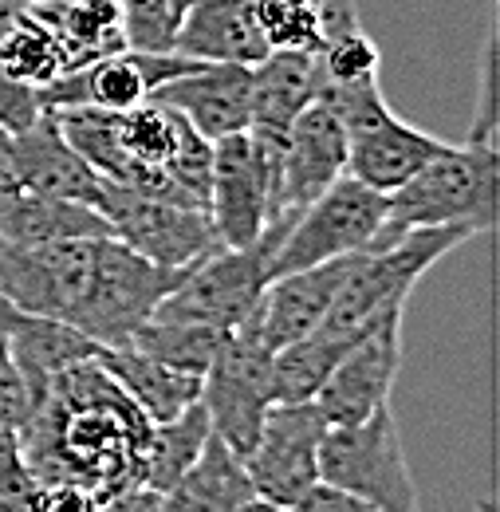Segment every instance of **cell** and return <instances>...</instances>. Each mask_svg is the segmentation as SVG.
Returning a JSON list of instances; mask_svg holds the SVG:
<instances>
[{"mask_svg":"<svg viewBox=\"0 0 500 512\" xmlns=\"http://www.w3.org/2000/svg\"><path fill=\"white\" fill-rule=\"evenodd\" d=\"M150 418L130 402L99 355L63 371L20 426V453L44 481H71L99 501L142 485V446Z\"/></svg>","mask_w":500,"mask_h":512,"instance_id":"6da1fadb","label":"cell"},{"mask_svg":"<svg viewBox=\"0 0 500 512\" xmlns=\"http://www.w3.org/2000/svg\"><path fill=\"white\" fill-rule=\"evenodd\" d=\"M497 146H445L406 186L386 193V217L367 249H382L410 229L469 225L473 233L497 229Z\"/></svg>","mask_w":500,"mask_h":512,"instance_id":"7a4b0ae2","label":"cell"},{"mask_svg":"<svg viewBox=\"0 0 500 512\" xmlns=\"http://www.w3.org/2000/svg\"><path fill=\"white\" fill-rule=\"evenodd\" d=\"M477 233L469 225H430V229H410L398 241L382 249H363L347 256V272L335 288L331 312L319 323L331 335L355 339L375 320H382L394 308H406L414 284L434 268L441 256L461 249Z\"/></svg>","mask_w":500,"mask_h":512,"instance_id":"3957f363","label":"cell"},{"mask_svg":"<svg viewBox=\"0 0 500 512\" xmlns=\"http://www.w3.org/2000/svg\"><path fill=\"white\" fill-rule=\"evenodd\" d=\"M280 150H284V138L256 134V130L225 134L213 142L205 213L221 249H249L268 225H276Z\"/></svg>","mask_w":500,"mask_h":512,"instance_id":"277c9868","label":"cell"},{"mask_svg":"<svg viewBox=\"0 0 500 512\" xmlns=\"http://www.w3.org/2000/svg\"><path fill=\"white\" fill-rule=\"evenodd\" d=\"M319 481L378 512H418V485L390 406L351 426H327L319 442Z\"/></svg>","mask_w":500,"mask_h":512,"instance_id":"5b68a950","label":"cell"},{"mask_svg":"<svg viewBox=\"0 0 500 512\" xmlns=\"http://www.w3.org/2000/svg\"><path fill=\"white\" fill-rule=\"evenodd\" d=\"M284 229L288 221H276L249 249H213L209 256L193 260L150 320L197 323L213 331H237L241 323H249L268 284V256Z\"/></svg>","mask_w":500,"mask_h":512,"instance_id":"8992f818","label":"cell"},{"mask_svg":"<svg viewBox=\"0 0 500 512\" xmlns=\"http://www.w3.org/2000/svg\"><path fill=\"white\" fill-rule=\"evenodd\" d=\"M382 217H386V193L343 174L288 221V229L280 233L268 256V280L363 253L382 229Z\"/></svg>","mask_w":500,"mask_h":512,"instance_id":"52a82bcc","label":"cell"},{"mask_svg":"<svg viewBox=\"0 0 500 512\" xmlns=\"http://www.w3.org/2000/svg\"><path fill=\"white\" fill-rule=\"evenodd\" d=\"M182 276L186 268H162L126 249L119 237H103L91 268V284L71 323L99 347H123L154 316V308Z\"/></svg>","mask_w":500,"mask_h":512,"instance_id":"ba28073f","label":"cell"},{"mask_svg":"<svg viewBox=\"0 0 500 512\" xmlns=\"http://www.w3.org/2000/svg\"><path fill=\"white\" fill-rule=\"evenodd\" d=\"M272 347L256 335L252 323H241L229 331L201 375V410L209 418V430L245 457L264 426L272 398Z\"/></svg>","mask_w":500,"mask_h":512,"instance_id":"9c48e42d","label":"cell"},{"mask_svg":"<svg viewBox=\"0 0 500 512\" xmlns=\"http://www.w3.org/2000/svg\"><path fill=\"white\" fill-rule=\"evenodd\" d=\"M95 209L107 217L111 233L126 249L162 264V268H189L193 260L209 256L217 245V233L209 225V213L197 205H178L166 197H146L103 178V190Z\"/></svg>","mask_w":500,"mask_h":512,"instance_id":"30bf717a","label":"cell"},{"mask_svg":"<svg viewBox=\"0 0 500 512\" xmlns=\"http://www.w3.org/2000/svg\"><path fill=\"white\" fill-rule=\"evenodd\" d=\"M103 237H75L52 245H4L0 241V300L8 308L75 320Z\"/></svg>","mask_w":500,"mask_h":512,"instance_id":"8fae6325","label":"cell"},{"mask_svg":"<svg viewBox=\"0 0 500 512\" xmlns=\"http://www.w3.org/2000/svg\"><path fill=\"white\" fill-rule=\"evenodd\" d=\"M323 414L315 402H272L252 449L241 457L260 501L292 509L319 485Z\"/></svg>","mask_w":500,"mask_h":512,"instance_id":"7c38bea8","label":"cell"},{"mask_svg":"<svg viewBox=\"0 0 500 512\" xmlns=\"http://www.w3.org/2000/svg\"><path fill=\"white\" fill-rule=\"evenodd\" d=\"M402 316L406 308L386 312L375 320L335 363L327 383L312 402L319 406L327 426H351L390 406V390L402 367Z\"/></svg>","mask_w":500,"mask_h":512,"instance_id":"4fadbf2b","label":"cell"},{"mask_svg":"<svg viewBox=\"0 0 500 512\" xmlns=\"http://www.w3.org/2000/svg\"><path fill=\"white\" fill-rule=\"evenodd\" d=\"M201 60H189L182 52H142L126 48L115 56H103L95 64L63 71L48 87H40L44 107L63 111V107H99V111H130L146 103L162 83L186 75Z\"/></svg>","mask_w":500,"mask_h":512,"instance_id":"5bb4252c","label":"cell"},{"mask_svg":"<svg viewBox=\"0 0 500 512\" xmlns=\"http://www.w3.org/2000/svg\"><path fill=\"white\" fill-rule=\"evenodd\" d=\"M347 174V130L327 103H308L284 134L276 221H292L308 201Z\"/></svg>","mask_w":500,"mask_h":512,"instance_id":"9a60e30c","label":"cell"},{"mask_svg":"<svg viewBox=\"0 0 500 512\" xmlns=\"http://www.w3.org/2000/svg\"><path fill=\"white\" fill-rule=\"evenodd\" d=\"M4 158L12 166V178L24 193L40 197H67L95 205L103 178L83 162V154L63 138L52 111H44L36 123L12 138H4Z\"/></svg>","mask_w":500,"mask_h":512,"instance_id":"2e32d148","label":"cell"},{"mask_svg":"<svg viewBox=\"0 0 500 512\" xmlns=\"http://www.w3.org/2000/svg\"><path fill=\"white\" fill-rule=\"evenodd\" d=\"M150 99L178 111L209 142L241 134L252 123V71L245 64H197L193 71L162 83Z\"/></svg>","mask_w":500,"mask_h":512,"instance_id":"e0dca14e","label":"cell"},{"mask_svg":"<svg viewBox=\"0 0 500 512\" xmlns=\"http://www.w3.org/2000/svg\"><path fill=\"white\" fill-rule=\"evenodd\" d=\"M449 142L426 130L410 127L390 107L367 119L363 127L347 130V174L378 193L406 186L430 158H438Z\"/></svg>","mask_w":500,"mask_h":512,"instance_id":"ac0fdd59","label":"cell"},{"mask_svg":"<svg viewBox=\"0 0 500 512\" xmlns=\"http://www.w3.org/2000/svg\"><path fill=\"white\" fill-rule=\"evenodd\" d=\"M0 339H4L16 371L28 383L32 406L48 394V386L56 383L63 371L99 355V343L87 339L75 323L32 316V312H20V308H8L4 300H0Z\"/></svg>","mask_w":500,"mask_h":512,"instance_id":"d6986e66","label":"cell"},{"mask_svg":"<svg viewBox=\"0 0 500 512\" xmlns=\"http://www.w3.org/2000/svg\"><path fill=\"white\" fill-rule=\"evenodd\" d=\"M347 272V256L315 264V268H300V272H284L276 280L264 284L260 304L249 316V323L256 327V335L280 351L284 343H296L304 335H312L319 323L327 320L335 288Z\"/></svg>","mask_w":500,"mask_h":512,"instance_id":"ffe728a7","label":"cell"},{"mask_svg":"<svg viewBox=\"0 0 500 512\" xmlns=\"http://www.w3.org/2000/svg\"><path fill=\"white\" fill-rule=\"evenodd\" d=\"M174 52L201 64L252 67L268 56V44L252 16V0H197L174 32Z\"/></svg>","mask_w":500,"mask_h":512,"instance_id":"44dd1931","label":"cell"},{"mask_svg":"<svg viewBox=\"0 0 500 512\" xmlns=\"http://www.w3.org/2000/svg\"><path fill=\"white\" fill-rule=\"evenodd\" d=\"M28 16L56 40L63 71L126 52L119 0H36Z\"/></svg>","mask_w":500,"mask_h":512,"instance_id":"7402d4cb","label":"cell"},{"mask_svg":"<svg viewBox=\"0 0 500 512\" xmlns=\"http://www.w3.org/2000/svg\"><path fill=\"white\" fill-rule=\"evenodd\" d=\"M252 123L256 134L284 138L296 115L315 103L323 71L315 52H268L260 64H252Z\"/></svg>","mask_w":500,"mask_h":512,"instance_id":"603a6c76","label":"cell"},{"mask_svg":"<svg viewBox=\"0 0 500 512\" xmlns=\"http://www.w3.org/2000/svg\"><path fill=\"white\" fill-rule=\"evenodd\" d=\"M252 497L256 493L245 473V461L217 434H209L193 465L162 493L158 512H241Z\"/></svg>","mask_w":500,"mask_h":512,"instance_id":"cb8c5ba5","label":"cell"},{"mask_svg":"<svg viewBox=\"0 0 500 512\" xmlns=\"http://www.w3.org/2000/svg\"><path fill=\"white\" fill-rule=\"evenodd\" d=\"M99 363L103 371L130 394V402L150 418V422H166L189 410L193 402H201V379L174 371L158 359H150L138 347H99Z\"/></svg>","mask_w":500,"mask_h":512,"instance_id":"d4e9b609","label":"cell"},{"mask_svg":"<svg viewBox=\"0 0 500 512\" xmlns=\"http://www.w3.org/2000/svg\"><path fill=\"white\" fill-rule=\"evenodd\" d=\"M75 237H115L107 217L95 205L67 201V197H40L16 193V201L0 213V241L4 245H52Z\"/></svg>","mask_w":500,"mask_h":512,"instance_id":"484cf974","label":"cell"},{"mask_svg":"<svg viewBox=\"0 0 500 512\" xmlns=\"http://www.w3.org/2000/svg\"><path fill=\"white\" fill-rule=\"evenodd\" d=\"M355 339H343V335H331V331L315 327L312 335H304L296 343H284L272 355V398L276 402H312Z\"/></svg>","mask_w":500,"mask_h":512,"instance_id":"4316f807","label":"cell"},{"mask_svg":"<svg viewBox=\"0 0 500 512\" xmlns=\"http://www.w3.org/2000/svg\"><path fill=\"white\" fill-rule=\"evenodd\" d=\"M209 434L213 430H209L201 402H193L178 418L154 422L146 434V446H142V485L154 493H166L193 465V457L209 442Z\"/></svg>","mask_w":500,"mask_h":512,"instance_id":"83f0119b","label":"cell"},{"mask_svg":"<svg viewBox=\"0 0 500 512\" xmlns=\"http://www.w3.org/2000/svg\"><path fill=\"white\" fill-rule=\"evenodd\" d=\"M229 331H213V327H197V323H170V320H146L134 335H130V347L146 351L150 359L174 367V371H186V375H205L221 339Z\"/></svg>","mask_w":500,"mask_h":512,"instance_id":"f1b7e54d","label":"cell"},{"mask_svg":"<svg viewBox=\"0 0 500 512\" xmlns=\"http://www.w3.org/2000/svg\"><path fill=\"white\" fill-rule=\"evenodd\" d=\"M0 71H8L12 79H24L32 87H48L52 79L63 75L56 40L32 16H20L16 24H8L0 32Z\"/></svg>","mask_w":500,"mask_h":512,"instance_id":"f546056e","label":"cell"},{"mask_svg":"<svg viewBox=\"0 0 500 512\" xmlns=\"http://www.w3.org/2000/svg\"><path fill=\"white\" fill-rule=\"evenodd\" d=\"M268 52H319L323 20L312 0H252Z\"/></svg>","mask_w":500,"mask_h":512,"instance_id":"4dcf8cb0","label":"cell"},{"mask_svg":"<svg viewBox=\"0 0 500 512\" xmlns=\"http://www.w3.org/2000/svg\"><path fill=\"white\" fill-rule=\"evenodd\" d=\"M315 60L323 71V83H371V79H378V44L363 28H351V32L323 40Z\"/></svg>","mask_w":500,"mask_h":512,"instance_id":"1f68e13d","label":"cell"},{"mask_svg":"<svg viewBox=\"0 0 500 512\" xmlns=\"http://www.w3.org/2000/svg\"><path fill=\"white\" fill-rule=\"evenodd\" d=\"M119 8H123L126 48L174 52V32L182 24L174 0H119Z\"/></svg>","mask_w":500,"mask_h":512,"instance_id":"d6a6232c","label":"cell"},{"mask_svg":"<svg viewBox=\"0 0 500 512\" xmlns=\"http://www.w3.org/2000/svg\"><path fill=\"white\" fill-rule=\"evenodd\" d=\"M44 111H48V107H44L40 87H32V83L12 79L8 71H0V134H4V138L28 130Z\"/></svg>","mask_w":500,"mask_h":512,"instance_id":"836d02e7","label":"cell"},{"mask_svg":"<svg viewBox=\"0 0 500 512\" xmlns=\"http://www.w3.org/2000/svg\"><path fill=\"white\" fill-rule=\"evenodd\" d=\"M32 414V394H28V383L24 375L16 371L4 339H0V430H12L20 434V426L28 422Z\"/></svg>","mask_w":500,"mask_h":512,"instance_id":"e575fe53","label":"cell"},{"mask_svg":"<svg viewBox=\"0 0 500 512\" xmlns=\"http://www.w3.org/2000/svg\"><path fill=\"white\" fill-rule=\"evenodd\" d=\"M36 512H99V497L91 489H83V485L56 481V485H44L40 489Z\"/></svg>","mask_w":500,"mask_h":512,"instance_id":"d590c367","label":"cell"},{"mask_svg":"<svg viewBox=\"0 0 500 512\" xmlns=\"http://www.w3.org/2000/svg\"><path fill=\"white\" fill-rule=\"evenodd\" d=\"M288 512H378V509L367 505V501H359V497H351V493H343V489H331V485L319 481L312 493L304 501H296Z\"/></svg>","mask_w":500,"mask_h":512,"instance_id":"8d00e7d4","label":"cell"},{"mask_svg":"<svg viewBox=\"0 0 500 512\" xmlns=\"http://www.w3.org/2000/svg\"><path fill=\"white\" fill-rule=\"evenodd\" d=\"M162 509V493L146 489V485H130V489H119L111 497L99 501V512H158Z\"/></svg>","mask_w":500,"mask_h":512,"instance_id":"74e56055","label":"cell"},{"mask_svg":"<svg viewBox=\"0 0 500 512\" xmlns=\"http://www.w3.org/2000/svg\"><path fill=\"white\" fill-rule=\"evenodd\" d=\"M16 193H20V186H16V178H12V166H8V158H4V146H0V213L16 201Z\"/></svg>","mask_w":500,"mask_h":512,"instance_id":"f35d334b","label":"cell"},{"mask_svg":"<svg viewBox=\"0 0 500 512\" xmlns=\"http://www.w3.org/2000/svg\"><path fill=\"white\" fill-rule=\"evenodd\" d=\"M32 4H36V0H0V32H4L8 24H16L20 16H28Z\"/></svg>","mask_w":500,"mask_h":512,"instance_id":"ab89813d","label":"cell"},{"mask_svg":"<svg viewBox=\"0 0 500 512\" xmlns=\"http://www.w3.org/2000/svg\"><path fill=\"white\" fill-rule=\"evenodd\" d=\"M241 512H288V509H280V505H272V501H260V497H252V501Z\"/></svg>","mask_w":500,"mask_h":512,"instance_id":"60d3db41","label":"cell"},{"mask_svg":"<svg viewBox=\"0 0 500 512\" xmlns=\"http://www.w3.org/2000/svg\"><path fill=\"white\" fill-rule=\"evenodd\" d=\"M189 4H197V0H174V8H178L182 16H186V8H189Z\"/></svg>","mask_w":500,"mask_h":512,"instance_id":"b9f144b4","label":"cell"},{"mask_svg":"<svg viewBox=\"0 0 500 512\" xmlns=\"http://www.w3.org/2000/svg\"><path fill=\"white\" fill-rule=\"evenodd\" d=\"M0 146H4V134H0Z\"/></svg>","mask_w":500,"mask_h":512,"instance_id":"7bdbcfd3","label":"cell"}]
</instances>
